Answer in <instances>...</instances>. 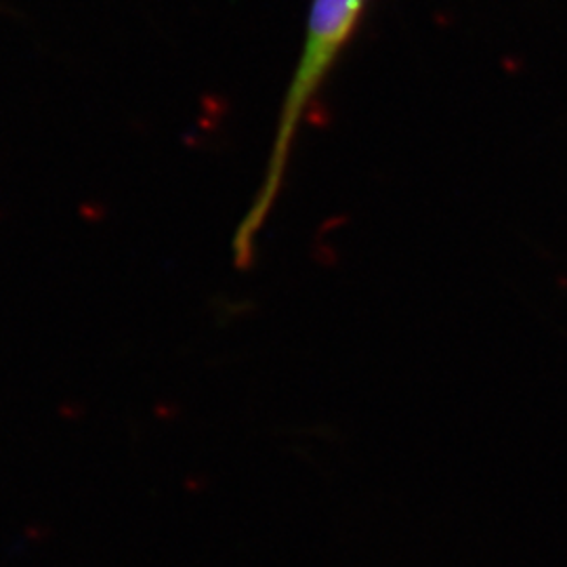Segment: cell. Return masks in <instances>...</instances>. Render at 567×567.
I'll return each instance as SVG.
<instances>
[{
    "label": "cell",
    "mask_w": 567,
    "mask_h": 567,
    "mask_svg": "<svg viewBox=\"0 0 567 567\" xmlns=\"http://www.w3.org/2000/svg\"><path fill=\"white\" fill-rule=\"evenodd\" d=\"M365 4L368 0H313L311 4L303 51L297 63L295 79L284 97L264 187L236 236V259L240 265L250 261L252 238L257 229H261L280 194L290 150L307 116V110L322 89L328 72L343 53L344 44L351 41L355 28L360 25Z\"/></svg>",
    "instance_id": "6da1fadb"
}]
</instances>
